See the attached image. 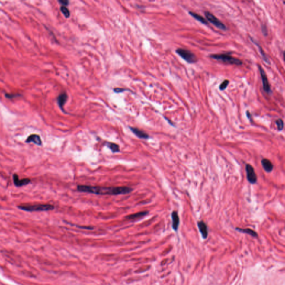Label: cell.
<instances>
[{"mask_svg": "<svg viewBox=\"0 0 285 285\" xmlns=\"http://www.w3.org/2000/svg\"><path fill=\"white\" fill-rule=\"evenodd\" d=\"M77 190L81 192L90 193L98 195H119L129 193L133 189L128 187H102L79 185L77 186Z\"/></svg>", "mask_w": 285, "mask_h": 285, "instance_id": "6da1fadb", "label": "cell"}, {"mask_svg": "<svg viewBox=\"0 0 285 285\" xmlns=\"http://www.w3.org/2000/svg\"><path fill=\"white\" fill-rule=\"evenodd\" d=\"M209 57L216 60L226 63L228 64L241 65H242V61L237 58L233 57L231 53H221V54H212Z\"/></svg>", "mask_w": 285, "mask_h": 285, "instance_id": "7a4b0ae2", "label": "cell"}, {"mask_svg": "<svg viewBox=\"0 0 285 285\" xmlns=\"http://www.w3.org/2000/svg\"><path fill=\"white\" fill-rule=\"evenodd\" d=\"M18 208L21 210L27 212H34V211H47L53 210L54 209V206L51 204H24L18 206Z\"/></svg>", "mask_w": 285, "mask_h": 285, "instance_id": "3957f363", "label": "cell"}, {"mask_svg": "<svg viewBox=\"0 0 285 285\" xmlns=\"http://www.w3.org/2000/svg\"><path fill=\"white\" fill-rule=\"evenodd\" d=\"M175 51L179 56H181L184 60L189 64L196 63L198 60L196 55L189 50L179 48Z\"/></svg>", "mask_w": 285, "mask_h": 285, "instance_id": "277c9868", "label": "cell"}, {"mask_svg": "<svg viewBox=\"0 0 285 285\" xmlns=\"http://www.w3.org/2000/svg\"><path fill=\"white\" fill-rule=\"evenodd\" d=\"M204 14H205V16L207 18V20L210 22L211 24H212L213 25H214L216 27H217L218 29H220L222 31H226L227 30V28L226 26L223 23H222L214 15L212 14V13H210V12L206 11V12H204Z\"/></svg>", "mask_w": 285, "mask_h": 285, "instance_id": "5b68a950", "label": "cell"}, {"mask_svg": "<svg viewBox=\"0 0 285 285\" xmlns=\"http://www.w3.org/2000/svg\"><path fill=\"white\" fill-rule=\"evenodd\" d=\"M258 70L260 73L261 78L262 79V86L264 90L266 93L268 94H271L272 93V91L271 90V86L268 82V78H267V75L264 70V69L262 68V66L260 65H258Z\"/></svg>", "mask_w": 285, "mask_h": 285, "instance_id": "8992f818", "label": "cell"}, {"mask_svg": "<svg viewBox=\"0 0 285 285\" xmlns=\"http://www.w3.org/2000/svg\"><path fill=\"white\" fill-rule=\"evenodd\" d=\"M246 171L248 181L251 184H255L257 181V177L252 165L250 164H246Z\"/></svg>", "mask_w": 285, "mask_h": 285, "instance_id": "52a82bcc", "label": "cell"}, {"mask_svg": "<svg viewBox=\"0 0 285 285\" xmlns=\"http://www.w3.org/2000/svg\"><path fill=\"white\" fill-rule=\"evenodd\" d=\"M13 179L14 185L16 187H22L24 185H27L31 182V180L29 178H25L21 180H20L18 176L16 174L13 175Z\"/></svg>", "mask_w": 285, "mask_h": 285, "instance_id": "ba28073f", "label": "cell"}, {"mask_svg": "<svg viewBox=\"0 0 285 285\" xmlns=\"http://www.w3.org/2000/svg\"><path fill=\"white\" fill-rule=\"evenodd\" d=\"M198 227L203 239H207L208 235V230L207 225L203 221H199L198 222Z\"/></svg>", "mask_w": 285, "mask_h": 285, "instance_id": "9c48e42d", "label": "cell"}, {"mask_svg": "<svg viewBox=\"0 0 285 285\" xmlns=\"http://www.w3.org/2000/svg\"><path fill=\"white\" fill-rule=\"evenodd\" d=\"M261 164L264 170L267 173H270L274 169V165L270 160L267 158H263L261 160Z\"/></svg>", "mask_w": 285, "mask_h": 285, "instance_id": "30bf717a", "label": "cell"}, {"mask_svg": "<svg viewBox=\"0 0 285 285\" xmlns=\"http://www.w3.org/2000/svg\"><path fill=\"white\" fill-rule=\"evenodd\" d=\"M249 38H250L251 41H252V43H253L254 44H255V45H256L257 46V47L258 48L259 51H260V53L262 57V59L264 60V62H265L266 64H270V61L269 59H268V58L267 56H266V55L265 53L264 52V50L262 49V48L260 45V44H259L258 43H257L256 41L254 39L253 37H252L251 36H249Z\"/></svg>", "mask_w": 285, "mask_h": 285, "instance_id": "8fae6325", "label": "cell"}, {"mask_svg": "<svg viewBox=\"0 0 285 285\" xmlns=\"http://www.w3.org/2000/svg\"><path fill=\"white\" fill-rule=\"evenodd\" d=\"M26 142H27V143L34 142V144L39 146L42 145V141H41V138L37 134L30 135L26 140Z\"/></svg>", "mask_w": 285, "mask_h": 285, "instance_id": "7c38bea8", "label": "cell"}, {"mask_svg": "<svg viewBox=\"0 0 285 285\" xmlns=\"http://www.w3.org/2000/svg\"><path fill=\"white\" fill-rule=\"evenodd\" d=\"M130 129L132 130V132L137 137H138L140 139H148L149 137V136L147 133H146V132H143L142 130H140L139 129L136 128H133V127H130Z\"/></svg>", "mask_w": 285, "mask_h": 285, "instance_id": "4fadbf2b", "label": "cell"}, {"mask_svg": "<svg viewBox=\"0 0 285 285\" xmlns=\"http://www.w3.org/2000/svg\"><path fill=\"white\" fill-rule=\"evenodd\" d=\"M172 219V227L175 231H177L179 225V217L178 214L176 211H173L171 213Z\"/></svg>", "mask_w": 285, "mask_h": 285, "instance_id": "5bb4252c", "label": "cell"}, {"mask_svg": "<svg viewBox=\"0 0 285 285\" xmlns=\"http://www.w3.org/2000/svg\"><path fill=\"white\" fill-rule=\"evenodd\" d=\"M68 99V95L66 93H61L57 97V103L59 106L60 107L61 109L63 111L64 110V105Z\"/></svg>", "mask_w": 285, "mask_h": 285, "instance_id": "9a60e30c", "label": "cell"}, {"mask_svg": "<svg viewBox=\"0 0 285 285\" xmlns=\"http://www.w3.org/2000/svg\"><path fill=\"white\" fill-rule=\"evenodd\" d=\"M189 14L192 16L193 18H194V19H196V20H197L198 21L200 22V23L203 24L204 25H208V22H207V20L204 18L202 17V16H200V14H197V13H195V12H193L192 11H189Z\"/></svg>", "mask_w": 285, "mask_h": 285, "instance_id": "2e32d148", "label": "cell"}, {"mask_svg": "<svg viewBox=\"0 0 285 285\" xmlns=\"http://www.w3.org/2000/svg\"><path fill=\"white\" fill-rule=\"evenodd\" d=\"M148 211H142V212H139L136 213L132 214L130 215H129L126 216V218L128 219H137L139 218L142 217L144 216H146L148 214Z\"/></svg>", "mask_w": 285, "mask_h": 285, "instance_id": "e0dca14e", "label": "cell"}, {"mask_svg": "<svg viewBox=\"0 0 285 285\" xmlns=\"http://www.w3.org/2000/svg\"><path fill=\"white\" fill-rule=\"evenodd\" d=\"M235 229H236L237 231L239 232L248 234V235H252V237H257L258 236V235H257V233L256 232L254 231L251 229H249V228L243 229V228H239V227H237V228H235Z\"/></svg>", "mask_w": 285, "mask_h": 285, "instance_id": "ac0fdd59", "label": "cell"}, {"mask_svg": "<svg viewBox=\"0 0 285 285\" xmlns=\"http://www.w3.org/2000/svg\"><path fill=\"white\" fill-rule=\"evenodd\" d=\"M106 146L110 149L113 153H117L120 151L119 146L117 144L113 142H107Z\"/></svg>", "mask_w": 285, "mask_h": 285, "instance_id": "d6986e66", "label": "cell"}, {"mask_svg": "<svg viewBox=\"0 0 285 285\" xmlns=\"http://www.w3.org/2000/svg\"><path fill=\"white\" fill-rule=\"evenodd\" d=\"M276 124L277 125V129L278 131H281L284 128V123L281 119H278L276 121H275Z\"/></svg>", "mask_w": 285, "mask_h": 285, "instance_id": "ffe728a7", "label": "cell"}, {"mask_svg": "<svg viewBox=\"0 0 285 285\" xmlns=\"http://www.w3.org/2000/svg\"><path fill=\"white\" fill-rule=\"evenodd\" d=\"M60 10L62 14H64L66 18H69L70 16V12L68 9V8L66 6H62L60 8Z\"/></svg>", "mask_w": 285, "mask_h": 285, "instance_id": "44dd1931", "label": "cell"}, {"mask_svg": "<svg viewBox=\"0 0 285 285\" xmlns=\"http://www.w3.org/2000/svg\"><path fill=\"white\" fill-rule=\"evenodd\" d=\"M229 83V82L228 80H225L219 85V88L220 89V90H224L226 89V88L228 86Z\"/></svg>", "mask_w": 285, "mask_h": 285, "instance_id": "7402d4cb", "label": "cell"}, {"mask_svg": "<svg viewBox=\"0 0 285 285\" xmlns=\"http://www.w3.org/2000/svg\"><path fill=\"white\" fill-rule=\"evenodd\" d=\"M261 29H262V34H263L265 36H266L268 35V32H267V29L266 26L265 25H262V27H261Z\"/></svg>", "mask_w": 285, "mask_h": 285, "instance_id": "603a6c76", "label": "cell"}, {"mask_svg": "<svg viewBox=\"0 0 285 285\" xmlns=\"http://www.w3.org/2000/svg\"><path fill=\"white\" fill-rule=\"evenodd\" d=\"M128 90V89H123V88H115L114 89V92L117 93H120L124 92L125 91Z\"/></svg>", "mask_w": 285, "mask_h": 285, "instance_id": "cb8c5ba5", "label": "cell"}, {"mask_svg": "<svg viewBox=\"0 0 285 285\" xmlns=\"http://www.w3.org/2000/svg\"><path fill=\"white\" fill-rule=\"evenodd\" d=\"M246 115H247V117L249 121H252V115L251 114V113L249 112V111L247 110L246 111Z\"/></svg>", "mask_w": 285, "mask_h": 285, "instance_id": "d4e9b609", "label": "cell"}, {"mask_svg": "<svg viewBox=\"0 0 285 285\" xmlns=\"http://www.w3.org/2000/svg\"><path fill=\"white\" fill-rule=\"evenodd\" d=\"M59 2L60 3L61 5H63V6H67L69 4V1H59Z\"/></svg>", "mask_w": 285, "mask_h": 285, "instance_id": "484cf974", "label": "cell"}]
</instances>
